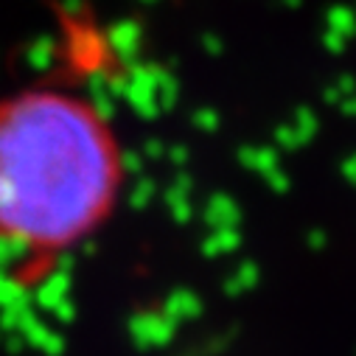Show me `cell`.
Listing matches in <instances>:
<instances>
[{"mask_svg": "<svg viewBox=\"0 0 356 356\" xmlns=\"http://www.w3.org/2000/svg\"><path fill=\"white\" fill-rule=\"evenodd\" d=\"M15 252H23V247H17V244H12V241H6V238H0V266L12 264Z\"/></svg>", "mask_w": 356, "mask_h": 356, "instance_id": "3", "label": "cell"}, {"mask_svg": "<svg viewBox=\"0 0 356 356\" xmlns=\"http://www.w3.org/2000/svg\"><path fill=\"white\" fill-rule=\"evenodd\" d=\"M15 306H23V289L9 281L6 275H0V309H15Z\"/></svg>", "mask_w": 356, "mask_h": 356, "instance_id": "2", "label": "cell"}, {"mask_svg": "<svg viewBox=\"0 0 356 356\" xmlns=\"http://www.w3.org/2000/svg\"><path fill=\"white\" fill-rule=\"evenodd\" d=\"M121 174L99 107L65 93L0 104V238L23 250L76 244L113 211Z\"/></svg>", "mask_w": 356, "mask_h": 356, "instance_id": "1", "label": "cell"}]
</instances>
